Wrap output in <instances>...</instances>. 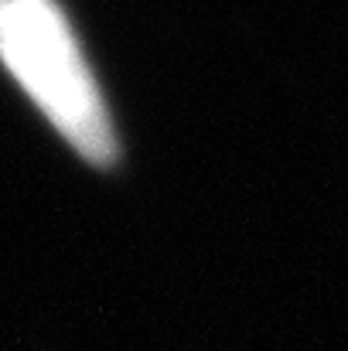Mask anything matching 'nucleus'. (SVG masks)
<instances>
[{
    "instance_id": "f257e3e1",
    "label": "nucleus",
    "mask_w": 348,
    "mask_h": 351,
    "mask_svg": "<svg viewBox=\"0 0 348 351\" xmlns=\"http://www.w3.org/2000/svg\"><path fill=\"white\" fill-rule=\"evenodd\" d=\"M0 65L79 157L113 164L110 106L58 0H0Z\"/></svg>"
}]
</instances>
